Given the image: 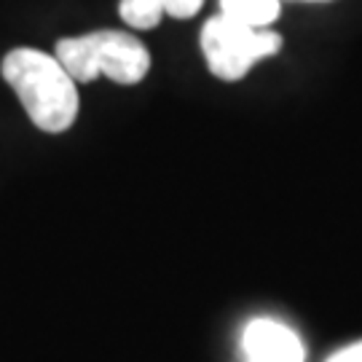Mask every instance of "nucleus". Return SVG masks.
<instances>
[{"mask_svg": "<svg viewBox=\"0 0 362 362\" xmlns=\"http://www.w3.org/2000/svg\"><path fill=\"white\" fill-rule=\"evenodd\" d=\"M0 73L38 129L59 134L76 124L81 107L76 81L54 54L13 49L3 57Z\"/></svg>", "mask_w": 362, "mask_h": 362, "instance_id": "nucleus-1", "label": "nucleus"}, {"mask_svg": "<svg viewBox=\"0 0 362 362\" xmlns=\"http://www.w3.org/2000/svg\"><path fill=\"white\" fill-rule=\"evenodd\" d=\"M54 57L62 62L76 83H89L107 76L116 83H140L151 70V54L145 43L132 33L97 30L78 38L57 40Z\"/></svg>", "mask_w": 362, "mask_h": 362, "instance_id": "nucleus-2", "label": "nucleus"}, {"mask_svg": "<svg viewBox=\"0 0 362 362\" xmlns=\"http://www.w3.org/2000/svg\"><path fill=\"white\" fill-rule=\"evenodd\" d=\"M282 49V35L274 30H252L228 16H209L202 27V52L212 76L220 81L245 78L260 59Z\"/></svg>", "mask_w": 362, "mask_h": 362, "instance_id": "nucleus-3", "label": "nucleus"}, {"mask_svg": "<svg viewBox=\"0 0 362 362\" xmlns=\"http://www.w3.org/2000/svg\"><path fill=\"white\" fill-rule=\"evenodd\" d=\"M247 362H303L300 338L276 320H252L245 330Z\"/></svg>", "mask_w": 362, "mask_h": 362, "instance_id": "nucleus-4", "label": "nucleus"}, {"mask_svg": "<svg viewBox=\"0 0 362 362\" xmlns=\"http://www.w3.org/2000/svg\"><path fill=\"white\" fill-rule=\"evenodd\" d=\"M204 6V0H121V19L134 30H153L164 16L191 19Z\"/></svg>", "mask_w": 362, "mask_h": 362, "instance_id": "nucleus-5", "label": "nucleus"}, {"mask_svg": "<svg viewBox=\"0 0 362 362\" xmlns=\"http://www.w3.org/2000/svg\"><path fill=\"white\" fill-rule=\"evenodd\" d=\"M279 0H220V13L252 30H266L279 19Z\"/></svg>", "mask_w": 362, "mask_h": 362, "instance_id": "nucleus-6", "label": "nucleus"}, {"mask_svg": "<svg viewBox=\"0 0 362 362\" xmlns=\"http://www.w3.org/2000/svg\"><path fill=\"white\" fill-rule=\"evenodd\" d=\"M327 362H362V341L351 344V346H346V349L336 351Z\"/></svg>", "mask_w": 362, "mask_h": 362, "instance_id": "nucleus-7", "label": "nucleus"}]
</instances>
